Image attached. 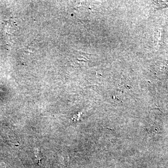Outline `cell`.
<instances>
[{"mask_svg":"<svg viewBox=\"0 0 168 168\" xmlns=\"http://www.w3.org/2000/svg\"><path fill=\"white\" fill-rule=\"evenodd\" d=\"M58 158H59V160L60 161V163H61V164H66L68 161V156L64 153H60L58 156Z\"/></svg>","mask_w":168,"mask_h":168,"instance_id":"obj_1","label":"cell"},{"mask_svg":"<svg viewBox=\"0 0 168 168\" xmlns=\"http://www.w3.org/2000/svg\"><path fill=\"white\" fill-rule=\"evenodd\" d=\"M34 153H35V156L36 157V159H37L40 162V161L43 159V157H42V155H41V152L39 151L37 148H36V149H34Z\"/></svg>","mask_w":168,"mask_h":168,"instance_id":"obj_2","label":"cell"}]
</instances>
